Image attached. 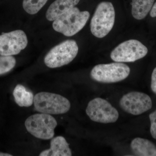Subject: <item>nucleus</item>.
Instances as JSON below:
<instances>
[{
    "label": "nucleus",
    "instance_id": "nucleus-1",
    "mask_svg": "<svg viewBox=\"0 0 156 156\" xmlns=\"http://www.w3.org/2000/svg\"><path fill=\"white\" fill-rule=\"evenodd\" d=\"M89 17L88 11H81L75 7L54 20L53 28L66 36H73L83 28Z\"/></svg>",
    "mask_w": 156,
    "mask_h": 156
},
{
    "label": "nucleus",
    "instance_id": "nucleus-2",
    "mask_svg": "<svg viewBox=\"0 0 156 156\" xmlns=\"http://www.w3.org/2000/svg\"><path fill=\"white\" fill-rule=\"evenodd\" d=\"M115 21V11L112 4L101 2L98 4L91 19L90 29L92 34L101 38L112 30Z\"/></svg>",
    "mask_w": 156,
    "mask_h": 156
},
{
    "label": "nucleus",
    "instance_id": "nucleus-3",
    "mask_svg": "<svg viewBox=\"0 0 156 156\" xmlns=\"http://www.w3.org/2000/svg\"><path fill=\"white\" fill-rule=\"evenodd\" d=\"M34 106L37 111L50 115L63 114L71 107L70 102L66 98L49 92H41L34 97Z\"/></svg>",
    "mask_w": 156,
    "mask_h": 156
},
{
    "label": "nucleus",
    "instance_id": "nucleus-4",
    "mask_svg": "<svg viewBox=\"0 0 156 156\" xmlns=\"http://www.w3.org/2000/svg\"><path fill=\"white\" fill-rule=\"evenodd\" d=\"M79 48L76 41L69 40L53 47L45 56V65L56 68L68 64L75 58Z\"/></svg>",
    "mask_w": 156,
    "mask_h": 156
},
{
    "label": "nucleus",
    "instance_id": "nucleus-5",
    "mask_svg": "<svg viewBox=\"0 0 156 156\" xmlns=\"http://www.w3.org/2000/svg\"><path fill=\"white\" fill-rule=\"evenodd\" d=\"M130 69L126 64L120 62L98 64L93 68L90 76L92 80L103 83H112L126 79Z\"/></svg>",
    "mask_w": 156,
    "mask_h": 156
},
{
    "label": "nucleus",
    "instance_id": "nucleus-6",
    "mask_svg": "<svg viewBox=\"0 0 156 156\" xmlns=\"http://www.w3.org/2000/svg\"><path fill=\"white\" fill-rule=\"evenodd\" d=\"M57 122L54 117L48 114H36L28 117L25 122L27 130L31 134L44 140L53 138Z\"/></svg>",
    "mask_w": 156,
    "mask_h": 156
},
{
    "label": "nucleus",
    "instance_id": "nucleus-7",
    "mask_svg": "<svg viewBox=\"0 0 156 156\" xmlns=\"http://www.w3.org/2000/svg\"><path fill=\"white\" fill-rule=\"evenodd\" d=\"M86 111L90 119L96 122L115 123L119 117L116 109L108 101L101 98H96L89 101Z\"/></svg>",
    "mask_w": 156,
    "mask_h": 156
},
{
    "label": "nucleus",
    "instance_id": "nucleus-8",
    "mask_svg": "<svg viewBox=\"0 0 156 156\" xmlns=\"http://www.w3.org/2000/svg\"><path fill=\"white\" fill-rule=\"evenodd\" d=\"M148 49L139 41L129 40L121 43L112 51L110 57L116 62H134L146 56Z\"/></svg>",
    "mask_w": 156,
    "mask_h": 156
},
{
    "label": "nucleus",
    "instance_id": "nucleus-9",
    "mask_svg": "<svg viewBox=\"0 0 156 156\" xmlns=\"http://www.w3.org/2000/svg\"><path fill=\"white\" fill-rule=\"evenodd\" d=\"M120 107L124 111L134 115H138L151 109L152 101L145 93L131 92L123 95L119 101Z\"/></svg>",
    "mask_w": 156,
    "mask_h": 156
},
{
    "label": "nucleus",
    "instance_id": "nucleus-10",
    "mask_svg": "<svg viewBox=\"0 0 156 156\" xmlns=\"http://www.w3.org/2000/svg\"><path fill=\"white\" fill-rule=\"evenodd\" d=\"M27 44V37L22 30L3 33L0 35V55H17L26 48Z\"/></svg>",
    "mask_w": 156,
    "mask_h": 156
},
{
    "label": "nucleus",
    "instance_id": "nucleus-11",
    "mask_svg": "<svg viewBox=\"0 0 156 156\" xmlns=\"http://www.w3.org/2000/svg\"><path fill=\"white\" fill-rule=\"evenodd\" d=\"M72 153L69 144L62 136L52 138L50 141V148L43 151L40 156H71Z\"/></svg>",
    "mask_w": 156,
    "mask_h": 156
},
{
    "label": "nucleus",
    "instance_id": "nucleus-12",
    "mask_svg": "<svg viewBox=\"0 0 156 156\" xmlns=\"http://www.w3.org/2000/svg\"><path fill=\"white\" fill-rule=\"evenodd\" d=\"M80 1L56 0L50 5L46 12L47 19L49 21H54L66 11L75 7Z\"/></svg>",
    "mask_w": 156,
    "mask_h": 156
},
{
    "label": "nucleus",
    "instance_id": "nucleus-13",
    "mask_svg": "<svg viewBox=\"0 0 156 156\" xmlns=\"http://www.w3.org/2000/svg\"><path fill=\"white\" fill-rule=\"evenodd\" d=\"M131 147L135 155L156 156V146L148 140L136 137L131 141Z\"/></svg>",
    "mask_w": 156,
    "mask_h": 156
},
{
    "label": "nucleus",
    "instance_id": "nucleus-14",
    "mask_svg": "<svg viewBox=\"0 0 156 156\" xmlns=\"http://www.w3.org/2000/svg\"><path fill=\"white\" fill-rule=\"evenodd\" d=\"M155 0H132L131 13L135 19L145 18L151 11Z\"/></svg>",
    "mask_w": 156,
    "mask_h": 156
},
{
    "label": "nucleus",
    "instance_id": "nucleus-15",
    "mask_svg": "<svg viewBox=\"0 0 156 156\" xmlns=\"http://www.w3.org/2000/svg\"><path fill=\"white\" fill-rule=\"evenodd\" d=\"M13 94L15 102L19 106L28 107L34 103L32 92L28 91L22 85H17L14 88Z\"/></svg>",
    "mask_w": 156,
    "mask_h": 156
},
{
    "label": "nucleus",
    "instance_id": "nucleus-16",
    "mask_svg": "<svg viewBox=\"0 0 156 156\" xmlns=\"http://www.w3.org/2000/svg\"><path fill=\"white\" fill-rule=\"evenodd\" d=\"M48 0H23V7L31 15L36 14L45 5Z\"/></svg>",
    "mask_w": 156,
    "mask_h": 156
},
{
    "label": "nucleus",
    "instance_id": "nucleus-17",
    "mask_svg": "<svg viewBox=\"0 0 156 156\" xmlns=\"http://www.w3.org/2000/svg\"><path fill=\"white\" fill-rule=\"evenodd\" d=\"M16 61L12 56H0V75L9 72L14 68Z\"/></svg>",
    "mask_w": 156,
    "mask_h": 156
},
{
    "label": "nucleus",
    "instance_id": "nucleus-18",
    "mask_svg": "<svg viewBox=\"0 0 156 156\" xmlns=\"http://www.w3.org/2000/svg\"><path fill=\"white\" fill-rule=\"evenodd\" d=\"M151 122L150 132L151 135L156 140V110L149 115Z\"/></svg>",
    "mask_w": 156,
    "mask_h": 156
},
{
    "label": "nucleus",
    "instance_id": "nucleus-19",
    "mask_svg": "<svg viewBox=\"0 0 156 156\" xmlns=\"http://www.w3.org/2000/svg\"><path fill=\"white\" fill-rule=\"evenodd\" d=\"M151 87L152 91L156 95V67L152 73Z\"/></svg>",
    "mask_w": 156,
    "mask_h": 156
},
{
    "label": "nucleus",
    "instance_id": "nucleus-20",
    "mask_svg": "<svg viewBox=\"0 0 156 156\" xmlns=\"http://www.w3.org/2000/svg\"><path fill=\"white\" fill-rule=\"evenodd\" d=\"M150 14L152 17H156V2L154 4L151 9Z\"/></svg>",
    "mask_w": 156,
    "mask_h": 156
},
{
    "label": "nucleus",
    "instance_id": "nucleus-21",
    "mask_svg": "<svg viewBox=\"0 0 156 156\" xmlns=\"http://www.w3.org/2000/svg\"><path fill=\"white\" fill-rule=\"evenodd\" d=\"M12 155L7 153H4L0 152V156H12Z\"/></svg>",
    "mask_w": 156,
    "mask_h": 156
}]
</instances>
